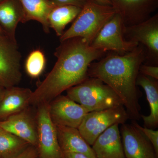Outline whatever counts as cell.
<instances>
[{
    "instance_id": "cell-2",
    "label": "cell",
    "mask_w": 158,
    "mask_h": 158,
    "mask_svg": "<svg viewBox=\"0 0 158 158\" xmlns=\"http://www.w3.org/2000/svg\"><path fill=\"white\" fill-rule=\"evenodd\" d=\"M147 59V51L139 44L132 50L123 54H110L89 66L88 77L102 81L121 99L132 120L141 118L139 99L141 95L137 88L139 69Z\"/></svg>"
},
{
    "instance_id": "cell-28",
    "label": "cell",
    "mask_w": 158,
    "mask_h": 158,
    "mask_svg": "<svg viewBox=\"0 0 158 158\" xmlns=\"http://www.w3.org/2000/svg\"><path fill=\"white\" fill-rule=\"evenodd\" d=\"M90 1L98 3V4H100V5L112 6L111 3L109 0H90Z\"/></svg>"
},
{
    "instance_id": "cell-29",
    "label": "cell",
    "mask_w": 158,
    "mask_h": 158,
    "mask_svg": "<svg viewBox=\"0 0 158 158\" xmlns=\"http://www.w3.org/2000/svg\"><path fill=\"white\" fill-rule=\"evenodd\" d=\"M6 89V88H5L3 86V85H2V83L0 82V100H1L3 94H4Z\"/></svg>"
},
{
    "instance_id": "cell-18",
    "label": "cell",
    "mask_w": 158,
    "mask_h": 158,
    "mask_svg": "<svg viewBox=\"0 0 158 158\" xmlns=\"http://www.w3.org/2000/svg\"><path fill=\"white\" fill-rule=\"evenodd\" d=\"M136 84L142 87L145 91L150 109L148 116L141 115L144 127L152 129L156 128L158 126V81L139 73Z\"/></svg>"
},
{
    "instance_id": "cell-10",
    "label": "cell",
    "mask_w": 158,
    "mask_h": 158,
    "mask_svg": "<svg viewBox=\"0 0 158 158\" xmlns=\"http://www.w3.org/2000/svg\"><path fill=\"white\" fill-rule=\"evenodd\" d=\"M50 115L56 125L78 128L88 110L67 95H60L49 103Z\"/></svg>"
},
{
    "instance_id": "cell-15",
    "label": "cell",
    "mask_w": 158,
    "mask_h": 158,
    "mask_svg": "<svg viewBox=\"0 0 158 158\" xmlns=\"http://www.w3.org/2000/svg\"><path fill=\"white\" fill-rule=\"evenodd\" d=\"M32 93L28 88L16 86L6 88L0 100V120L26 110Z\"/></svg>"
},
{
    "instance_id": "cell-20",
    "label": "cell",
    "mask_w": 158,
    "mask_h": 158,
    "mask_svg": "<svg viewBox=\"0 0 158 158\" xmlns=\"http://www.w3.org/2000/svg\"><path fill=\"white\" fill-rule=\"evenodd\" d=\"M81 9V7L74 6L54 7L48 17L50 28L55 31L57 36L61 37L65 27L75 19Z\"/></svg>"
},
{
    "instance_id": "cell-4",
    "label": "cell",
    "mask_w": 158,
    "mask_h": 158,
    "mask_svg": "<svg viewBox=\"0 0 158 158\" xmlns=\"http://www.w3.org/2000/svg\"><path fill=\"white\" fill-rule=\"evenodd\" d=\"M67 96L89 112L123 106L121 99L110 86L98 78L88 77L66 90Z\"/></svg>"
},
{
    "instance_id": "cell-30",
    "label": "cell",
    "mask_w": 158,
    "mask_h": 158,
    "mask_svg": "<svg viewBox=\"0 0 158 158\" xmlns=\"http://www.w3.org/2000/svg\"><path fill=\"white\" fill-rule=\"evenodd\" d=\"M0 31H2V30H1V28H0Z\"/></svg>"
},
{
    "instance_id": "cell-25",
    "label": "cell",
    "mask_w": 158,
    "mask_h": 158,
    "mask_svg": "<svg viewBox=\"0 0 158 158\" xmlns=\"http://www.w3.org/2000/svg\"><path fill=\"white\" fill-rule=\"evenodd\" d=\"M54 7L62 6H74L82 8L87 0H50Z\"/></svg>"
},
{
    "instance_id": "cell-8",
    "label": "cell",
    "mask_w": 158,
    "mask_h": 158,
    "mask_svg": "<svg viewBox=\"0 0 158 158\" xmlns=\"http://www.w3.org/2000/svg\"><path fill=\"white\" fill-rule=\"evenodd\" d=\"M123 27L121 16L116 13L103 27L90 44V46L106 52L112 51L118 55L132 50L139 44L125 40Z\"/></svg>"
},
{
    "instance_id": "cell-19",
    "label": "cell",
    "mask_w": 158,
    "mask_h": 158,
    "mask_svg": "<svg viewBox=\"0 0 158 158\" xmlns=\"http://www.w3.org/2000/svg\"><path fill=\"white\" fill-rule=\"evenodd\" d=\"M24 13V23L35 20L41 24L46 33L50 31L49 15L54 6L50 0H19Z\"/></svg>"
},
{
    "instance_id": "cell-1",
    "label": "cell",
    "mask_w": 158,
    "mask_h": 158,
    "mask_svg": "<svg viewBox=\"0 0 158 158\" xmlns=\"http://www.w3.org/2000/svg\"><path fill=\"white\" fill-rule=\"evenodd\" d=\"M106 52L96 49L81 37L61 42L55 55L53 68L37 88L32 91L29 105L49 104L62 92L81 84L88 77L89 66L104 56Z\"/></svg>"
},
{
    "instance_id": "cell-16",
    "label": "cell",
    "mask_w": 158,
    "mask_h": 158,
    "mask_svg": "<svg viewBox=\"0 0 158 158\" xmlns=\"http://www.w3.org/2000/svg\"><path fill=\"white\" fill-rule=\"evenodd\" d=\"M56 126L59 146L63 153H76L90 158H97L92 147L82 137L78 128Z\"/></svg>"
},
{
    "instance_id": "cell-17",
    "label": "cell",
    "mask_w": 158,
    "mask_h": 158,
    "mask_svg": "<svg viewBox=\"0 0 158 158\" xmlns=\"http://www.w3.org/2000/svg\"><path fill=\"white\" fill-rule=\"evenodd\" d=\"M24 20V13L19 0L0 1V28L4 34L16 40L18 25Z\"/></svg>"
},
{
    "instance_id": "cell-11",
    "label": "cell",
    "mask_w": 158,
    "mask_h": 158,
    "mask_svg": "<svg viewBox=\"0 0 158 158\" xmlns=\"http://www.w3.org/2000/svg\"><path fill=\"white\" fill-rule=\"evenodd\" d=\"M121 16L123 26L140 23L148 19L158 7V0H109Z\"/></svg>"
},
{
    "instance_id": "cell-3",
    "label": "cell",
    "mask_w": 158,
    "mask_h": 158,
    "mask_svg": "<svg viewBox=\"0 0 158 158\" xmlns=\"http://www.w3.org/2000/svg\"><path fill=\"white\" fill-rule=\"evenodd\" d=\"M117 13L112 6L87 0L73 24L60 37V42L81 37L90 44L105 25Z\"/></svg>"
},
{
    "instance_id": "cell-23",
    "label": "cell",
    "mask_w": 158,
    "mask_h": 158,
    "mask_svg": "<svg viewBox=\"0 0 158 158\" xmlns=\"http://www.w3.org/2000/svg\"><path fill=\"white\" fill-rule=\"evenodd\" d=\"M131 124L143 133L148 139L154 148L157 155L158 156V131H155L152 129L144 127H142L138 124L137 121L132 120Z\"/></svg>"
},
{
    "instance_id": "cell-26",
    "label": "cell",
    "mask_w": 158,
    "mask_h": 158,
    "mask_svg": "<svg viewBox=\"0 0 158 158\" xmlns=\"http://www.w3.org/2000/svg\"><path fill=\"white\" fill-rule=\"evenodd\" d=\"M37 148L34 146H29L23 153L15 158H37Z\"/></svg>"
},
{
    "instance_id": "cell-5",
    "label": "cell",
    "mask_w": 158,
    "mask_h": 158,
    "mask_svg": "<svg viewBox=\"0 0 158 158\" xmlns=\"http://www.w3.org/2000/svg\"><path fill=\"white\" fill-rule=\"evenodd\" d=\"M129 119L124 106L87 113L78 129L82 137L92 146L100 135L113 125H122Z\"/></svg>"
},
{
    "instance_id": "cell-24",
    "label": "cell",
    "mask_w": 158,
    "mask_h": 158,
    "mask_svg": "<svg viewBox=\"0 0 158 158\" xmlns=\"http://www.w3.org/2000/svg\"><path fill=\"white\" fill-rule=\"evenodd\" d=\"M139 73L145 76L158 80V65L141 64L139 69Z\"/></svg>"
},
{
    "instance_id": "cell-9",
    "label": "cell",
    "mask_w": 158,
    "mask_h": 158,
    "mask_svg": "<svg viewBox=\"0 0 158 158\" xmlns=\"http://www.w3.org/2000/svg\"><path fill=\"white\" fill-rule=\"evenodd\" d=\"M125 40L143 45L147 51L146 61L149 65L158 64V14L134 25L123 29Z\"/></svg>"
},
{
    "instance_id": "cell-27",
    "label": "cell",
    "mask_w": 158,
    "mask_h": 158,
    "mask_svg": "<svg viewBox=\"0 0 158 158\" xmlns=\"http://www.w3.org/2000/svg\"><path fill=\"white\" fill-rule=\"evenodd\" d=\"M64 158H90L82 154L76 153H63Z\"/></svg>"
},
{
    "instance_id": "cell-13",
    "label": "cell",
    "mask_w": 158,
    "mask_h": 158,
    "mask_svg": "<svg viewBox=\"0 0 158 158\" xmlns=\"http://www.w3.org/2000/svg\"><path fill=\"white\" fill-rule=\"evenodd\" d=\"M27 109L4 120H0V127L36 148L37 142L36 119L34 120Z\"/></svg>"
},
{
    "instance_id": "cell-12",
    "label": "cell",
    "mask_w": 158,
    "mask_h": 158,
    "mask_svg": "<svg viewBox=\"0 0 158 158\" xmlns=\"http://www.w3.org/2000/svg\"><path fill=\"white\" fill-rule=\"evenodd\" d=\"M119 131L126 158H158L152 144L135 127L125 123Z\"/></svg>"
},
{
    "instance_id": "cell-31",
    "label": "cell",
    "mask_w": 158,
    "mask_h": 158,
    "mask_svg": "<svg viewBox=\"0 0 158 158\" xmlns=\"http://www.w3.org/2000/svg\"><path fill=\"white\" fill-rule=\"evenodd\" d=\"M2 1V0H0V1Z\"/></svg>"
},
{
    "instance_id": "cell-21",
    "label": "cell",
    "mask_w": 158,
    "mask_h": 158,
    "mask_svg": "<svg viewBox=\"0 0 158 158\" xmlns=\"http://www.w3.org/2000/svg\"><path fill=\"white\" fill-rule=\"evenodd\" d=\"M27 142L0 127V156L15 158L30 146Z\"/></svg>"
},
{
    "instance_id": "cell-7",
    "label": "cell",
    "mask_w": 158,
    "mask_h": 158,
    "mask_svg": "<svg viewBox=\"0 0 158 158\" xmlns=\"http://www.w3.org/2000/svg\"><path fill=\"white\" fill-rule=\"evenodd\" d=\"M21 58L16 40L0 31V82L5 88L16 86L20 82Z\"/></svg>"
},
{
    "instance_id": "cell-14",
    "label": "cell",
    "mask_w": 158,
    "mask_h": 158,
    "mask_svg": "<svg viewBox=\"0 0 158 158\" xmlns=\"http://www.w3.org/2000/svg\"><path fill=\"white\" fill-rule=\"evenodd\" d=\"M119 125L116 124L98 136L92 145L97 158H126Z\"/></svg>"
},
{
    "instance_id": "cell-32",
    "label": "cell",
    "mask_w": 158,
    "mask_h": 158,
    "mask_svg": "<svg viewBox=\"0 0 158 158\" xmlns=\"http://www.w3.org/2000/svg\"><path fill=\"white\" fill-rule=\"evenodd\" d=\"M0 158H1V156H0Z\"/></svg>"
},
{
    "instance_id": "cell-22",
    "label": "cell",
    "mask_w": 158,
    "mask_h": 158,
    "mask_svg": "<svg viewBox=\"0 0 158 158\" xmlns=\"http://www.w3.org/2000/svg\"><path fill=\"white\" fill-rule=\"evenodd\" d=\"M46 60L45 55L40 49L33 50L26 59L25 69L28 75L37 78L42 74L45 69Z\"/></svg>"
},
{
    "instance_id": "cell-6",
    "label": "cell",
    "mask_w": 158,
    "mask_h": 158,
    "mask_svg": "<svg viewBox=\"0 0 158 158\" xmlns=\"http://www.w3.org/2000/svg\"><path fill=\"white\" fill-rule=\"evenodd\" d=\"M37 106V158H64L58 141L56 125L50 115L49 104Z\"/></svg>"
}]
</instances>
